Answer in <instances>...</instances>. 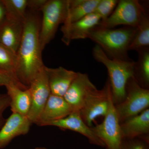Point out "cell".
<instances>
[{"label": "cell", "mask_w": 149, "mask_h": 149, "mask_svg": "<svg viewBox=\"0 0 149 149\" xmlns=\"http://www.w3.org/2000/svg\"><path fill=\"white\" fill-rule=\"evenodd\" d=\"M41 18L39 12L27 10L23 22L22 37L17 53V77L29 88L35 76L45 66L42 59L40 33Z\"/></svg>", "instance_id": "6da1fadb"}, {"label": "cell", "mask_w": 149, "mask_h": 149, "mask_svg": "<svg viewBox=\"0 0 149 149\" xmlns=\"http://www.w3.org/2000/svg\"><path fill=\"white\" fill-rule=\"evenodd\" d=\"M136 27L125 26L110 29L97 26L88 35V39L96 43L110 58L123 61L132 60L128 51L133 41Z\"/></svg>", "instance_id": "7a4b0ae2"}, {"label": "cell", "mask_w": 149, "mask_h": 149, "mask_svg": "<svg viewBox=\"0 0 149 149\" xmlns=\"http://www.w3.org/2000/svg\"><path fill=\"white\" fill-rule=\"evenodd\" d=\"M93 55L96 61L103 64L107 70L113 104L120 103L125 98L127 82L133 76L135 62L110 58L97 45L93 48Z\"/></svg>", "instance_id": "3957f363"}, {"label": "cell", "mask_w": 149, "mask_h": 149, "mask_svg": "<svg viewBox=\"0 0 149 149\" xmlns=\"http://www.w3.org/2000/svg\"><path fill=\"white\" fill-rule=\"evenodd\" d=\"M68 8V0H47L42 8L40 33L41 49L54 39L60 24L64 23Z\"/></svg>", "instance_id": "277c9868"}, {"label": "cell", "mask_w": 149, "mask_h": 149, "mask_svg": "<svg viewBox=\"0 0 149 149\" xmlns=\"http://www.w3.org/2000/svg\"><path fill=\"white\" fill-rule=\"evenodd\" d=\"M120 123L149 108V90L142 88L134 77L129 78L123 101L114 105Z\"/></svg>", "instance_id": "5b68a950"}, {"label": "cell", "mask_w": 149, "mask_h": 149, "mask_svg": "<svg viewBox=\"0 0 149 149\" xmlns=\"http://www.w3.org/2000/svg\"><path fill=\"white\" fill-rule=\"evenodd\" d=\"M146 8L137 0H120L109 17L99 27L111 28L120 25L136 27Z\"/></svg>", "instance_id": "8992f818"}, {"label": "cell", "mask_w": 149, "mask_h": 149, "mask_svg": "<svg viewBox=\"0 0 149 149\" xmlns=\"http://www.w3.org/2000/svg\"><path fill=\"white\" fill-rule=\"evenodd\" d=\"M111 100V90L108 80L101 90L97 88L89 94L79 111L80 116L88 126L92 127L93 122L97 118L105 116Z\"/></svg>", "instance_id": "52a82bcc"}, {"label": "cell", "mask_w": 149, "mask_h": 149, "mask_svg": "<svg viewBox=\"0 0 149 149\" xmlns=\"http://www.w3.org/2000/svg\"><path fill=\"white\" fill-rule=\"evenodd\" d=\"M96 136L104 144L106 149H120L123 140L120 123L112 99L103 121L92 127Z\"/></svg>", "instance_id": "ba28073f"}, {"label": "cell", "mask_w": 149, "mask_h": 149, "mask_svg": "<svg viewBox=\"0 0 149 149\" xmlns=\"http://www.w3.org/2000/svg\"><path fill=\"white\" fill-rule=\"evenodd\" d=\"M45 66L32 80L28 88L31 96V103L27 117L32 123L35 124L51 94Z\"/></svg>", "instance_id": "9c48e42d"}, {"label": "cell", "mask_w": 149, "mask_h": 149, "mask_svg": "<svg viewBox=\"0 0 149 149\" xmlns=\"http://www.w3.org/2000/svg\"><path fill=\"white\" fill-rule=\"evenodd\" d=\"M96 89L88 74L77 72L63 97L73 111H79L89 94Z\"/></svg>", "instance_id": "30bf717a"}, {"label": "cell", "mask_w": 149, "mask_h": 149, "mask_svg": "<svg viewBox=\"0 0 149 149\" xmlns=\"http://www.w3.org/2000/svg\"><path fill=\"white\" fill-rule=\"evenodd\" d=\"M101 21L98 15L92 13L78 21L63 25L61 28L62 41L68 46L72 40L88 38L90 32L99 26Z\"/></svg>", "instance_id": "8fae6325"}, {"label": "cell", "mask_w": 149, "mask_h": 149, "mask_svg": "<svg viewBox=\"0 0 149 149\" xmlns=\"http://www.w3.org/2000/svg\"><path fill=\"white\" fill-rule=\"evenodd\" d=\"M53 126L61 129L72 130L83 135L88 139L90 143L105 148L104 144L92 129L82 119L79 111H74L66 117L60 120L49 122L45 126Z\"/></svg>", "instance_id": "7c38bea8"}, {"label": "cell", "mask_w": 149, "mask_h": 149, "mask_svg": "<svg viewBox=\"0 0 149 149\" xmlns=\"http://www.w3.org/2000/svg\"><path fill=\"white\" fill-rule=\"evenodd\" d=\"M32 124L27 116L12 112L0 129V149L8 146L15 137L28 133Z\"/></svg>", "instance_id": "4fadbf2b"}, {"label": "cell", "mask_w": 149, "mask_h": 149, "mask_svg": "<svg viewBox=\"0 0 149 149\" xmlns=\"http://www.w3.org/2000/svg\"><path fill=\"white\" fill-rule=\"evenodd\" d=\"M73 111L63 97L51 94L36 124L45 126L48 123L66 117Z\"/></svg>", "instance_id": "5bb4252c"}, {"label": "cell", "mask_w": 149, "mask_h": 149, "mask_svg": "<svg viewBox=\"0 0 149 149\" xmlns=\"http://www.w3.org/2000/svg\"><path fill=\"white\" fill-rule=\"evenodd\" d=\"M51 94L63 97L74 79L77 72L63 67L50 68L45 66Z\"/></svg>", "instance_id": "9a60e30c"}, {"label": "cell", "mask_w": 149, "mask_h": 149, "mask_svg": "<svg viewBox=\"0 0 149 149\" xmlns=\"http://www.w3.org/2000/svg\"><path fill=\"white\" fill-rule=\"evenodd\" d=\"M123 138L149 140V109L120 123Z\"/></svg>", "instance_id": "2e32d148"}, {"label": "cell", "mask_w": 149, "mask_h": 149, "mask_svg": "<svg viewBox=\"0 0 149 149\" xmlns=\"http://www.w3.org/2000/svg\"><path fill=\"white\" fill-rule=\"evenodd\" d=\"M23 30V23L6 18L0 23V44L16 54Z\"/></svg>", "instance_id": "e0dca14e"}, {"label": "cell", "mask_w": 149, "mask_h": 149, "mask_svg": "<svg viewBox=\"0 0 149 149\" xmlns=\"http://www.w3.org/2000/svg\"><path fill=\"white\" fill-rule=\"evenodd\" d=\"M10 100L12 112L27 116L31 107V96L29 88L23 90L14 83L6 86Z\"/></svg>", "instance_id": "ac0fdd59"}, {"label": "cell", "mask_w": 149, "mask_h": 149, "mask_svg": "<svg viewBox=\"0 0 149 149\" xmlns=\"http://www.w3.org/2000/svg\"><path fill=\"white\" fill-rule=\"evenodd\" d=\"M100 0H68L67 14L63 25L80 20L94 13Z\"/></svg>", "instance_id": "d6986e66"}, {"label": "cell", "mask_w": 149, "mask_h": 149, "mask_svg": "<svg viewBox=\"0 0 149 149\" xmlns=\"http://www.w3.org/2000/svg\"><path fill=\"white\" fill-rule=\"evenodd\" d=\"M139 58L135 62L133 77L142 88H149V48L137 51Z\"/></svg>", "instance_id": "ffe728a7"}, {"label": "cell", "mask_w": 149, "mask_h": 149, "mask_svg": "<svg viewBox=\"0 0 149 149\" xmlns=\"http://www.w3.org/2000/svg\"><path fill=\"white\" fill-rule=\"evenodd\" d=\"M149 46V15L147 9H145L141 16L129 50L138 51Z\"/></svg>", "instance_id": "44dd1931"}, {"label": "cell", "mask_w": 149, "mask_h": 149, "mask_svg": "<svg viewBox=\"0 0 149 149\" xmlns=\"http://www.w3.org/2000/svg\"><path fill=\"white\" fill-rule=\"evenodd\" d=\"M6 18L23 23L27 15L28 0H2Z\"/></svg>", "instance_id": "7402d4cb"}, {"label": "cell", "mask_w": 149, "mask_h": 149, "mask_svg": "<svg viewBox=\"0 0 149 149\" xmlns=\"http://www.w3.org/2000/svg\"><path fill=\"white\" fill-rule=\"evenodd\" d=\"M16 68V54L0 44V71L17 78Z\"/></svg>", "instance_id": "603a6c76"}, {"label": "cell", "mask_w": 149, "mask_h": 149, "mask_svg": "<svg viewBox=\"0 0 149 149\" xmlns=\"http://www.w3.org/2000/svg\"><path fill=\"white\" fill-rule=\"evenodd\" d=\"M118 2L117 0H100L94 13L100 17L101 22L104 21L113 12Z\"/></svg>", "instance_id": "cb8c5ba5"}, {"label": "cell", "mask_w": 149, "mask_h": 149, "mask_svg": "<svg viewBox=\"0 0 149 149\" xmlns=\"http://www.w3.org/2000/svg\"><path fill=\"white\" fill-rule=\"evenodd\" d=\"M120 149H149V140L140 138H123Z\"/></svg>", "instance_id": "d4e9b609"}, {"label": "cell", "mask_w": 149, "mask_h": 149, "mask_svg": "<svg viewBox=\"0 0 149 149\" xmlns=\"http://www.w3.org/2000/svg\"><path fill=\"white\" fill-rule=\"evenodd\" d=\"M14 83L23 90L27 89V87L19 82L18 79L10 74L0 71V86H7L10 83Z\"/></svg>", "instance_id": "484cf974"}, {"label": "cell", "mask_w": 149, "mask_h": 149, "mask_svg": "<svg viewBox=\"0 0 149 149\" xmlns=\"http://www.w3.org/2000/svg\"><path fill=\"white\" fill-rule=\"evenodd\" d=\"M10 100L7 94H0V129L6 120L3 117V113L8 107H10Z\"/></svg>", "instance_id": "4316f807"}, {"label": "cell", "mask_w": 149, "mask_h": 149, "mask_svg": "<svg viewBox=\"0 0 149 149\" xmlns=\"http://www.w3.org/2000/svg\"><path fill=\"white\" fill-rule=\"evenodd\" d=\"M47 0H28L27 10L32 11H41Z\"/></svg>", "instance_id": "83f0119b"}, {"label": "cell", "mask_w": 149, "mask_h": 149, "mask_svg": "<svg viewBox=\"0 0 149 149\" xmlns=\"http://www.w3.org/2000/svg\"><path fill=\"white\" fill-rule=\"evenodd\" d=\"M6 18L5 8L2 0L0 1V23H1Z\"/></svg>", "instance_id": "f1b7e54d"}, {"label": "cell", "mask_w": 149, "mask_h": 149, "mask_svg": "<svg viewBox=\"0 0 149 149\" xmlns=\"http://www.w3.org/2000/svg\"><path fill=\"white\" fill-rule=\"evenodd\" d=\"M33 149H49L47 148H45V147H37V148H35Z\"/></svg>", "instance_id": "f546056e"}]
</instances>
